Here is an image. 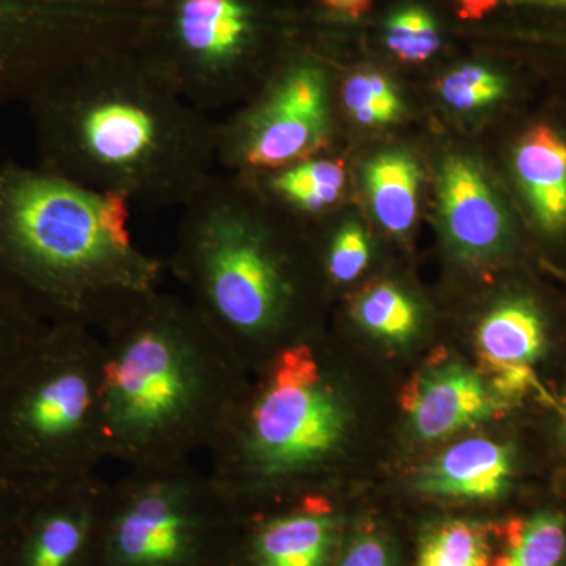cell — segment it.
<instances>
[{
    "label": "cell",
    "mask_w": 566,
    "mask_h": 566,
    "mask_svg": "<svg viewBox=\"0 0 566 566\" xmlns=\"http://www.w3.org/2000/svg\"><path fill=\"white\" fill-rule=\"evenodd\" d=\"M39 167L134 210H182L218 174V123L150 57L103 51L28 103Z\"/></svg>",
    "instance_id": "cell-1"
},
{
    "label": "cell",
    "mask_w": 566,
    "mask_h": 566,
    "mask_svg": "<svg viewBox=\"0 0 566 566\" xmlns=\"http://www.w3.org/2000/svg\"><path fill=\"white\" fill-rule=\"evenodd\" d=\"M133 208L41 167H0V286L48 324L102 331L161 285L163 263L134 244Z\"/></svg>",
    "instance_id": "cell-2"
},
{
    "label": "cell",
    "mask_w": 566,
    "mask_h": 566,
    "mask_svg": "<svg viewBox=\"0 0 566 566\" xmlns=\"http://www.w3.org/2000/svg\"><path fill=\"white\" fill-rule=\"evenodd\" d=\"M99 334L109 460L150 468L207 452L243 390V365L196 307L158 289Z\"/></svg>",
    "instance_id": "cell-3"
},
{
    "label": "cell",
    "mask_w": 566,
    "mask_h": 566,
    "mask_svg": "<svg viewBox=\"0 0 566 566\" xmlns=\"http://www.w3.org/2000/svg\"><path fill=\"white\" fill-rule=\"evenodd\" d=\"M244 188L240 174H216L182 208L169 263L189 303L243 367L297 342L301 303L292 252Z\"/></svg>",
    "instance_id": "cell-4"
},
{
    "label": "cell",
    "mask_w": 566,
    "mask_h": 566,
    "mask_svg": "<svg viewBox=\"0 0 566 566\" xmlns=\"http://www.w3.org/2000/svg\"><path fill=\"white\" fill-rule=\"evenodd\" d=\"M255 386L243 387L208 447L210 475L238 512L282 494L296 497L345 439L348 415L319 349L301 340L279 349Z\"/></svg>",
    "instance_id": "cell-5"
},
{
    "label": "cell",
    "mask_w": 566,
    "mask_h": 566,
    "mask_svg": "<svg viewBox=\"0 0 566 566\" xmlns=\"http://www.w3.org/2000/svg\"><path fill=\"white\" fill-rule=\"evenodd\" d=\"M0 460L50 482L95 474L109 460L104 345L81 324H48L0 386Z\"/></svg>",
    "instance_id": "cell-6"
},
{
    "label": "cell",
    "mask_w": 566,
    "mask_h": 566,
    "mask_svg": "<svg viewBox=\"0 0 566 566\" xmlns=\"http://www.w3.org/2000/svg\"><path fill=\"white\" fill-rule=\"evenodd\" d=\"M240 515L191 461L128 469L107 486L98 566H227Z\"/></svg>",
    "instance_id": "cell-7"
},
{
    "label": "cell",
    "mask_w": 566,
    "mask_h": 566,
    "mask_svg": "<svg viewBox=\"0 0 566 566\" xmlns=\"http://www.w3.org/2000/svg\"><path fill=\"white\" fill-rule=\"evenodd\" d=\"M262 87L255 102L218 123V163L234 174L275 172L329 144V81L322 66L296 61Z\"/></svg>",
    "instance_id": "cell-8"
},
{
    "label": "cell",
    "mask_w": 566,
    "mask_h": 566,
    "mask_svg": "<svg viewBox=\"0 0 566 566\" xmlns=\"http://www.w3.org/2000/svg\"><path fill=\"white\" fill-rule=\"evenodd\" d=\"M252 31L243 0H178L172 50L150 59L192 106L212 115L243 93L238 77Z\"/></svg>",
    "instance_id": "cell-9"
},
{
    "label": "cell",
    "mask_w": 566,
    "mask_h": 566,
    "mask_svg": "<svg viewBox=\"0 0 566 566\" xmlns=\"http://www.w3.org/2000/svg\"><path fill=\"white\" fill-rule=\"evenodd\" d=\"M107 486L98 472L40 482L0 566H98Z\"/></svg>",
    "instance_id": "cell-10"
},
{
    "label": "cell",
    "mask_w": 566,
    "mask_h": 566,
    "mask_svg": "<svg viewBox=\"0 0 566 566\" xmlns=\"http://www.w3.org/2000/svg\"><path fill=\"white\" fill-rule=\"evenodd\" d=\"M285 504L241 513L227 566H333L340 517L329 499L305 493Z\"/></svg>",
    "instance_id": "cell-11"
},
{
    "label": "cell",
    "mask_w": 566,
    "mask_h": 566,
    "mask_svg": "<svg viewBox=\"0 0 566 566\" xmlns=\"http://www.w3.org/2000/svg\"><path fill=\"white\" fill-rule=\"evenodd\" d=\"M439 212L453 251L471 263L504 251L510 223L485 175L464 156H452L439 177Z\"/></svg>",
    "instance_id": "cell-12"
},
{
    "label": "cell",
    "mask_w": 566,
    "mask_h": 566,
    "mask_svg": "<svg viewBox=\"0 0 566 566\" xmlns=\"http://www.w3.org/2000/svg\"><path fill=\"white\" fill-rule=\"evenodd\" d=\"M505 403L490 382L458 363L431 365L403 392V408L412 430L424 441L485 422L499 415Z\"/></svg>",
    "instance_id": "cell-13"
},
{
    "label": "cell",
    "mask_w": 566,
    "mask_h": 566,
    "mask_svg": "<svg viewBox=\"0 0 566 566\" xmlns=\"http://www.w3.org/2000/svg\"><path fill=\"white\" fill-rule=\"evenodd\" d=\"M545 344L542 314L523 296L495 304L476 331V348L491 376L490 385H501L531 371Z\"/></svg>",
    "instance_id": "cell-14"
},
{
    "label": "cell",
    "mask_w": 566,
    "mask_h": 566,
    "mask_svg": "<svg viewBox=\"0 0 566 566\" xmlns=\"http://www.w3.org/2000/svg\"><path fill=\"white\" fill-rule=\"evenodd\" d=\"M512 474V450L476 438L436 458L417 479V488L427 494L491 501L504 493Z\"/></svg>",
    "instance_id": "cell-15"
},
{
    "label": "cell",
    "mask_w": 566,
    "mask_h": 566,
    "mask_svg": "<svg viewBox=\"0 0 566 566\" xmlns=\"http://www.w3.org/2000/svg\"><path fill=\"white\" fill-rule=\"evenodd\" d=\"M513 166L536 221L547 232L566 227V142L538 125L517 142Z\"/></svg>",
    "instance_id": "cell-16"
},
{
    "label": "cell",
    "mask_w": 566,
    "mask_h": 566,
    "mask_svg": "<svg viewBox=\"0 0 566 566\" xmlns=\"http://www.w3.org/2000/svg\"><path fill=\"white\" fill-rule=\"evenodd\" d=\"M365 189L375 218L394 234L411 229L419 210V167L405 151H386L365 166Z\"/></svg>",
    "instance_id": "cell-17"
},
{
    "label": "cell",
    "mask_w": 566,
    "mask_h": 566,
    "mask_svg": "<svg viewBox=\"0 0 566 566\" xmlns=\"http://www.w3.org/2000/svg\"><path fill=\"white\" fill-rule=\"evenodd\" d=\"M270 174L268 192L290 210L305 216L319 214L333 207L345 188L344 163L335 159L314 156Z\"/></svg>",
    "instance_id": "cell-18"
},
{
    "label": "cell",
    "mask_w": 566,
    "mask_h": 566,
    "mask_svg": "<svg viewBox=\"0 0 566 566\" xmlns=\"http://www.w3.org/2000/svg\"><path fill=\"white\" fill-rule=\"evenodd\" d=\"M502 553L493 566H566V520L542 512L502 527Z\"/></svg>",
    "instance_id": "cell-19"
},
{
    "label": "cell",
    "mask_w": 566,
    "mask_h": 566,
    "mask_svg": "<svg viewBox=\"0 0 566 566\" xmlns=\"http://www.w3.org/2000/svg\"><path fill=\"white\" fill-rule=\"evenodd\" d=\"M417 566H491L486 527L469 520L431 524L420 539Z\"/></svg>",
    "instance_id": "cell-20"
},
{
    "label": "cell",
    "mask_w": 566,
    "mask_h": 566,
    "mask_svg": "<svg viewBox=\"0 0 566 566\" xmlns=\"http://www.w3.org/2000/svg\"><path fill=\"white\" fill-rule=\"evenodd\" d=\"M354 314L368 333L394 344L409 340L420 323L415 300L394 283H379L365 292Z\"/></svg>",
    "instance_id": "cell-21"
},
{
    "label": "cell",
    "mask_w": 566,
    "mask_h": 566,
    "mask_svg": "<svg viewBox=\"0 0 566 566\" xmlns=\"http://www.w3.org/2000/svg\"><path fill=\"white\" fill-rule=\"evenodd\" d=\"M344 104L354 120L365 126L390 125L403 112V104L392 82L374 71L348 77L344 87Z\"/></svg>",
    "instance_id": "cell-22"
},
{
    "label": "cell",
    "mask_w": 566,
    "mask_h": 566,
    "mask_svg": "<svg viewBox=\"0 0 566 566\" xmlns=\"http://www.w3.org/2000/svg\"><path fill=\"white\" fill-rule=\"evenodd\" d=\"M46 327L48 323L0 286V386Z\"/></svg>",
    "instance_id": "cell-23"
},
{
    "label": "cell",
    "mask_w": 566,
    "mask_h": 566,
    "mask_svg": "<svg viewBox=\"0 0 566 566\" xmlns=\"http://www.w3.org/2000/svg\"><path fill=\"white\" fill-rule=\"evenodd\" d=\"M439 93L452 109L479 111L505 95V81L486 66L463 65L442 77Z\"/></svg>",
    "instance_id": "cell-24"
},
{
    "label": "cell",
    "mask_w": 566,
    "mask_h": 566,
    "mask_svg": "<svg viewBox=\"0 0 566 566\" xmlns=\"http://www.w3.org/2000/svg\"><path fill=\"white\" fill-rule=\"evenodd\" d=\"M386 43L401 61L423 62L439 50L441 39L433 18L412 7L397 11L387 21Z\"/></svg>",
    "instance_id": "cell-25"
},
{
    "label": "cell",
    "mask_w": 566,
    "mask_h": 566,
    "mask_svg": "<svg viewBox=\"0 0 566 566\" xmlns=\"http://www.w3.org/2000/svg\"><path fill=\"white\" fill-rule=\"evenodd\" d=\"M370 241L357 222H345L327 249L326 271L335 283L359 277L370 260Z\"/></svg>",
    "instance_id": "cell-26"
},
{
    "label": "cell",
    "mask_w": 566,
    "mask_h": 566,
    "mask_svg": "<svg viewBox=\"0 0 566 566\" xmlns=\"http://www.w3.org/2000/svg\"><path fill=\"white\" fill-rule=\"evenodd\" d=\"M39 483L13 471L10 465L0 460V560Z\"/></svg>",
    "instance_id": "cell-27"
},
{
    "label": "cell",
    "mask_w": 566,
    "mask_h": 566,
    "mask_svg": "<svg viewBox=\"0 0 566 566\" xmlns=\"http://www.w3.org/2000/svg\"><path fill=\"white\" fill-rule=\"evenodd\" d=\"M337 566H394V557L385 536L365 528L349 539Z\"/></svg>",
    "instance_id": "cell-28"
},
{
    "label": "cell",
    "mask_w": 566,
    "mask_h": 566,
    "mask_svg": "<svg viewBox=\"0 0 566 566\" xmlns=\"http://www.w3.org/2000/svg\"><path fill=\"white\" fill-rule=\"evenodd\" d=\"M460 3L461 17L468 20H479L488 11L494 9L497 0H458Z\"/></svg>",
    "instance_id": "cell-29"
},
{
    "label": "cell",
    "mask_w": 566,
    "mask_h": 566,
    "mask_svg": "<svg viewBox=\"0 0 566 566\" xmlns=\"http://www.w3.org/2000/svg\"><path fill=\"white\" fill-rule=\"evenodd\" d=\"M324 3H326L329 9L338 11V13L357 17V14L368 9L370 0H324Z\"/></svg>",
    "instance_id": "cell-30"
},
{
    "label": "cell",
    "mask_w": 566,
    "mask_h": 566,
    "mask_svg": "<svg viewBox=\"0 0 566 566\" xmlns=\"http://www.w3.org/2000/svg\"><path fill=\"white\" fill-rule=\"evenodd\" d=\"M562 431H564V438L566 441V400L564 406V424H562Z\"/></svg>",
    "instance_id": "cell-31"
},
{
    "label": "cell",
    "mask_w": 566,
    "mask_h": 566,
    "mask_svg": "<svg viewBox=\"0 0 566 566\" xmlns=\"http://www.w3.org/2000/svg\"><path fill=\"white\" fill-rule=\"evenodd\" d=\"M565 2H566V0H565Z\"/></svg>",
    "instance_id": "cell-32"
}]
</instances>
